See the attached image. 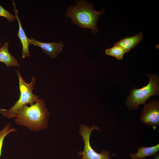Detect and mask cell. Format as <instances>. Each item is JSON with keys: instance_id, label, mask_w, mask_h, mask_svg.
Segmentation results:
<instances>
[{"instance_id": "obj_1", "label": "cell", "mask_w": 159, "mask_h": 159, "mask_svg": "<svg viewBox=\"0 0 159 159\" xmlns=\"http://www.w3.org/2000/svg\"><path fill=\"white\" fill-rule=\"evenodd\" d=\"M48 110L44 100L39 99L29 106L26 105L21 108L16 115L15 122L35 132L46 129L50 114Z\"/></svg>"}, {"instance_id": "obj_2", "label": "cell", "mask_w": 159, "mask_h": 159, "mask_svg": "<svg viewBox=\"0 0 159 159\" xmlns=\"http://www.w3.org/2000/svg\"><path fill=\"white\" fill-rule=\"evenodd\" d=\"M76 5H71L67 9L65 16L71 18L73 24L78 25L80 28H88L92 34L98 32L97 22L99 18L104 13L105 9L99 11L93 9L94 4L85 0L76 1Z\"/></svg>"}, {"instance_id": "obj_3", "label": "cell", "mask_w": 159, "mask_h": 159, "mask_svg": "<svg viewBox=\"0 0 159 159\" xmlns=\"http://www.w3.org/2000/svg\"><path fill=\"white\" fill-rule=\"evenodd\" d=\"M19 80V88L20 95L18 100L14 105L9 110L0 108V113L6 117L11 118L15 117L18 111L25 105H31L39 99V96L34 95L33 92L35 79L32 77L30 83L26 82L21 77L20 72L16 71Z\"/></svg>"}, {"instance_id": "obj_4", "label": "cell", "mask_w": 159, "mask_h": 159, "mask_svg": "<svg viewBox=\"0 0 159 159\" xmlns=\"http://www.w3.org/2000/svg\"><path fill=\"white\" fill-rule=\"evenodd\" d=\"M149 78L148 84L139 89L133 88L127 97L126 104L129 110L137 109L140 104H145L146 101L151 96L159 94V79L156 74L147 75Z\"/></svg>"}, {"instance_id": "obj_5", "label": "cell", "mask_w": 159, "mask_h": 159, "mask_svg": "<svg viewBox=\"0 0 159 159\" xmlns=\"http://www.w3.org/2000/svg\"><path fill=\"white\" fill-rule=\"evenodd\" d=\"M79 133L82 137L84 142V149L82 152L78 153L79 156H82L80 159H111L114 153L111 157L109 151L102 150L100 153L96 152L91 147L90 142V138L92 131L95 129L100 130L97 126H93L90 128L85 125H80Z\"/></svg>"}, {"instance_id": "obj_6", "label": "cell", "mask_w": 159, "mask_h": 159, "mask_svg": "<svg viewBox=\"0 0 159 159\" xmlns=\"http://www.w3.org/2000/svg\"><path fill=\"white\" fill-rule=\"evenodd\" d=\"M144 105L140 117L141 121L155 129L159 125V101L152 100Z\"/></svg>"}, {"instance_id": "obj_7", "label": "cell", "mask_w": 159, "mask_h": 159, "mask_svg": "<svg viewBox=\"0 0 159 159\" xmlns=\"http://www.w3.org/2000/svg\"><path fill=\"white\" fill-rule=\"evenodd\" d=\"M29 41L30 44L39 47L44 53L52 58H56L58 56L64 46L62 42L59 43L42 42L32 37L29 38Z\"/></svg>"}, {"instance_id": "obj_8", "label": "cell", "mask_w": 159, "mask_h": 159, "mask_svg": "<svg viewBox=\"0 0 159 159\" xmlns=\"http://www.w3.org/2000/svg\"><path fill=\"white\" fill-rule=\"evenodd\" d=\"M12 4L15 16L19 24V30L17 35L22 44V57L24 59L30 56L29 47L30 44L29 41V38L27 37L22 26L21 19L18 14V11L16 9L15 4L14 1H13Z\"/></svg>"}, {"instance_id": "obj_9", "label": "cell", "mask_w": 159, "mask_h": 159, "mask_svg": "<svg viewBox=\"0 0 159 159\" xmlns=\"http://www.w3.org/2000/svg\"><path fill=\"white\" fill-rule=\"evenodd\" d=\"M143 37L142 33L140 32L133 36L124 37L116 43L115 45L120 47L126 53L142 41Z\"/></svg>"}, {"instance_id": "obj_10", "label": "cell", "mask_w": 159, "mask_h": 159, "mask_svg": "<svg viewBox=\"0 0 159 159\" xmlns=\"http://www.w3.org/2000/svg\"><path fill=\"white\" fill-rule=\"evenodd\" d=\"M9 43L6 42L0 48V62L4 63L7 67L17 66L20 64L17 60L9 52Z\"/></svg>"}, {"instance_id": "obj_11", "label": "cell", "mask_w": 159, "mask_h": 159, "mask_svg": "<svg viewBox=\"0 0 159 159\" xmlns=\"http://www.w3.org/2000/svg\"><path fill=\"white\" fill-rule=\"evenodd\" d=\"M137 152L131 153L130 156L131 159H142L147 156H151L157 153L159 150V144L152 147H145L143 146L138 148Z\"/></svg>"}, {"instance_id": "obj_12", "label": "cell", "mask_w": 159, "mask_h": 159, "mask_svg": "<svg viewBox=\"0 0 159 159\" xmlns=\"http://www.w3.org/2000/svg\"><path fill=\"white\" fill-rule=\"evenodd\" d=\"M105 52L106 55L114 57L119 60L122 59L125 53L122 48L115 44L113 47L106 49Z\"/></svg>"}, {"instance_id": "obj_13", "label": "cell", "mask_w": 159, "mask_h": 159, "mask_svg": "<svg viewBox=\"0 0 159 159\" xmlns=\"http://www.w3.org/2000/svg\"><path fill=\"white\" fill-rule=\"evenodd\" d=\"M11 124L8 123L2 130H0V157L1 155L3 142L4 138L10 132L16 131L15 128H11Z\"/></svg>"}, {"instance_id": "obj_14", "label": "cell", "mask_w": 159, "mask_h": 159, "mask_svg": "<svg viewBox=\"0 0 159 159\" xmlns=\"http://www.w3.org/2000/svg\"><path fill=\"white\" fill-rule=\"evenodd\" d=\"M0 16L6 18L8 21L10 22L13 21L16 19L15 15L11 14L7 10L5 9L0 4Z\"/></svg>"}, {"instance_id": "obj_15", "label": "cell", "mask_w": 159, "mask_h": 159, "mask_svg": "<svg viewBox=\"0 0 159 159\" xmlns=\"http://www.w3.org/2000/svg\"><path fill=\"white\" fill-rule=\"evenodd\" d=\"M153 159H159V155L158 154L156 153L154 155L153 158Z\"/></svg>"}, {"instance_id": "obj_16", "label": "cell", "mask_w": 159, "mask_h": 159, "mask_svg": "<svg viewBox=\"0 0 159 159\" xmlns=\"http://www.w3.org/2000/svg\"><path fill=\"white\" fill-rule=\"evenodd\" d=\"M0 39H1V38L0 37ZM1 41H0V47H1Z\"/></svg>"}]
</instances>
